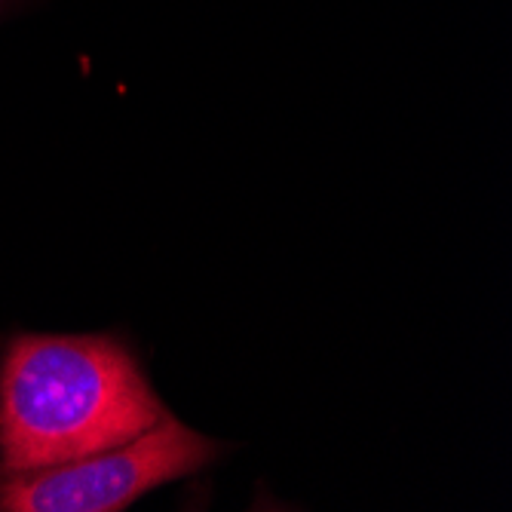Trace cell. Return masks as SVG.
<instances>
[{"label":"cell","mask_w":512,"mask_h":512,"mask_svg":"<svg viewBox=\"0 0 512 512\" xmlns=\"http://www.w3.org/2000/svg\"><path fill=\"white\" fill-rule=\"evenodd\" d=\"M163 414L120 341L16 338L0 371V476L126 445Z\"/></svg>","instance_id":"obj_1"},{"label":"cell","mask_w":512,"mask_h":512,"mask_svg":"<svg viewBox=\"0 0 512 512\" xmlns=\"http://www.w3.org/2000/svg\"><path fill=\"white\" fill-rule=\"evenodd\" d=\"M218 454V445L175 417L160 421L126 445L59 467L4 476V512H114L163 482L191 476Z\"/></svg>","instance_id":"obj_2"}]
</instances>
